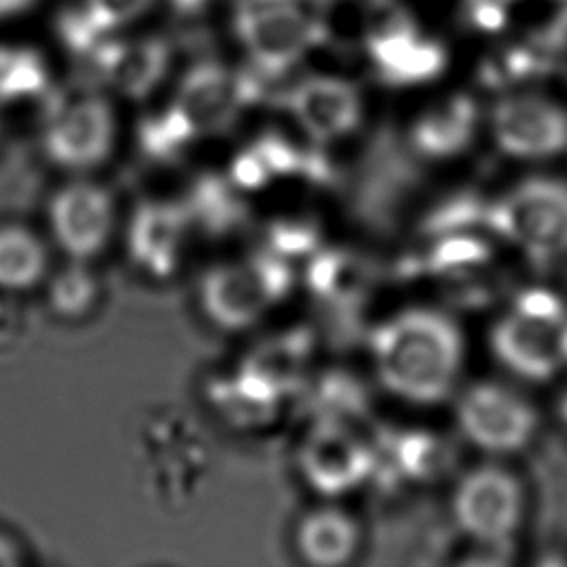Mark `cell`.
Returning <instances> with one entry per match:
<instances>
[{"instance_id":"obj_1","label":"cell","mask_w":567,"mask_h":567,"mask_svg":"<svg viewBox=\"0 0 567 567\" xmlns=\"http://www.w3.org/2000/svg\"><path fill=\"white\" fill-rule=\"evenodd\" d=\"M370 357L379 383L394 396L430 405L443 401L463 365V334L443 312L408 308L370 334Z\"/></svg>"},{"instance_id":"obj_2","label":"cell","mask_w":567,"mask_h":567,"mask_svg":"<svg viewBox=\"0 0 567 567\" xmlns=\"http://www.w3.org/2000/svg\"><path fill=\"white\" fill-rule=\"evenodd\" d=\"M292 286L288 261L272 248L210 266L197 284V301L208 323L241 332L261 321Z\"/></svg>"},{"instance_id":"obj_3","label":"cell","mask_w":567,"mask_h":567,"mask_svg":"<svg viewBox=\"0 0 567 567\" xmlns=\"http://www.w3.org/2000/svg\"><path fill=\"white\" fill-rule=\"evenodd\" d=\"M365 49L379 75L394 86L430 82L447 66L445 47L423 35L412 13L396 0H368Z\"/></svg>"},{"instance_id":"obj_4","label":"cell","mask_w":567,"mask_h":567,"mask_svg":"<svg viewBox=\"0 0 567 567\" xmlns=\"http://www.w3.org/2000/svg\"><path fill=\"white\" fill-rule=\"evenodd\" d=\"M489 226L536 259L567 252V182L532 177L487 210Z\"/></svg>"},{"instance_id":"obj_5","label":"cell","mask_w":567,"mask_h":567,"mask_svg":"<svg viewBox=\"0 0 567 567\" xmlns=\"http://www.w3.org/2000/svg\"><path fill=\"white\" fill-rule=\"evenodd\" d=\"M115 137L117 120L111 102L100 93L80 91L51 109L42 131V148L51 164L82 175L111 157Z\"/></svg>"},{"instance_id":"obj_6","label":"cell","mask_w":567,"mask_h":567,"mask_svg":"<svg viewBox=\"0 0 567 567\" xmlns=\"http://www.w3.org/2000/svg\"><path fill=\"white\" fill-rule=\"evenodd\" d=\"M372 445L343 419H319L297 450V467L308 487L321 496L357 489L374 470Z\"/></svg>"},{"instance_id":"obj_7","label":"cell","mask_w":567,"mask_h":567,"mask_svg":"<svg viewBox=\"0 0 567 567\" xmlns=\"http://www.w3.org/2000/svg\"><path fill=\"white\" fill-rule=\"evenodd\" d=\"M235 33L259 75H281L299 64L328 31L323 22L303 9V2L264 9L235 18Z\"/></svg>"},{"instance_id":"obj_8","label":"cell","mask_w":567,"mask_h":567,"mask_svg":"<svg viewBox=\"0 0 567 567\" xmlns=\"http://www.w3.org/2000/svg\"><path fill=\"white\" fill-rule=\"evenodd\" d=\"M47 224L55 246L75 261L102 255L115 233V202L106 186L80 177L62 184L47 204Z\"/></svg>"},{"instance_id":"obj_9","label":"cell","mask_w":567,"mask_h":567,"mask_svg":"<svg viewBox=\"0 0 567 567\" xmlns=\"http://www.w3.org/2000/svg\"><path fill=\"white\" fill-rule=\"evenodd\" d=\"M456 421L472 445L492 454L516 452L536 432L534 408L518 392L494 381L474 383L458 396Z\"/></svg>"},{"instance_id":"obj_10","label":"cell","mask_w":567,"mask_h":567,"mask_svg":"<svg viewBox=\"0 0 567 567\" xmlns=\"http://www.w3.org/2000/svg\"><path fill=\"white\" fill-rule=\"evenodd\" d=\"M489 131L507 157L547 159L567 148V109L543 93H509L494 104Z\"/></svg>"},{"instance_id":"obj_11","label":"cell","mask_w":567,"mask_h":567,"mask_svg":"<svg viewBox=\"0 0 567 567\" xmlns=\"http://www.w3.org/2000/svg\"><path fill=\"white\" fill-rule=\"evenodd\" d=\"M452 516L458 529L470 538L485 545H498L520 525V483L498 465L474 467L454 489Z\"/></svg>"},{"instance_id":"obj_12","label":"cell","mask_w":567,"mask_h":567,"mask_svg":"<svg viewBox=\"0 0 567 567\" xmlns=\"http://www.w3.org/2000/svg\"><path fill=\"white\" fill-rule=\"evenodd\" d=\"M286 109L308 140L332 144L357 131L363 100L350 80L317 73L295 82L286 95Z\"/></svg>"},{"instance_id":"obj_13","label":"cell","mask_w":567,"mask_h":567,"mask_svg":"<svg viewBox=\"0 0 567 567\" xmlns=\"http://www.w3.org/2000/svg\"><path fill=\"white\" fill-rule=\"evenodd\" d=\"M193 228L186 204L142 202L126 228V252L137 270L153 279H166L179 268Z\"/></svg>"},{"instance_id":"obj_14","label":"cell","mask_w":567,"mask_h":567,"mask_svg":"<svg viewBox=\"0 0 567 567\" xmlns=\"http://www.w3.org/2000/svg\"><path fill=\"white\" fill-rule=\"evenodd\" d=\"M489 343L507 370L532 381H545L567 363V321L514 310L494 323Z\"/></svg>"},{"instance_id":"obj_15","label":"cell","mask_w":567,"mask_h":567,"mask_svg":"<svg viewBox=\"0 0 567 567\" xmlns=\"http://www.w3.org/2000/svg\"><path fill=\"white\" fill-rule=\"evenodd\" d=\"M255 97V80L217 62L195 64L179 82L173 106L197 135L226 128Z\"/></svg>"},{"instance_id":"obj_16","label":"cell","mask_w":567,"mask_h":567,"mask_svg":"<svg viewBox=\"0 0 567 567\" xmlns=\"http://www.w3.org/2000/svg\"><path fill=\"white\" fill-rule=\"evenodd\" d=\"M97 73L122 95L142 100L164 80L171 62L162 38L102 40L91 53Z\"/></svg>"},{"instance_id":"obj_17","label":"cell","mask_w":567,"mask_h":567,"mask_svg":"<svg viewBox=\"0 0 567 567\" xmlns=\"http://www.w3.org/2000/svg\"><path fill=\"white\" fill-rule=\"evenodd\" d=\"M292 545L312 567H341L359 554L361 527L346 509L321 505L297 520Z\"/></svg>"},{"instance_id":"obj_18","label":"cell","mask_w":567,"mask_h":567,"mask_svg":"<svg viewBox=\"0 0 567 567\" xmlns=\"http://www.w3.org/2000/svg\"><path fill=\"white\" fill-rule=\"evenodd\" d=\"M474 128V100L467 95H452L416 117L412 126V144L423 157L450 159L472 144Z\"/></svg>"},{"instance_id":"obj_19","label":"cell","mask_w":567,"mask_h":567,"mask_svg":"<svg viewBox=\"0 0 567 567\" xmlns=\"http://www.w3.org/2000/svg\"><path fill=\"white\" fill-rule=\"evenodd\" d=\"M49 250L38 233L20 224L0 226V290L24 292L44 281Z\"/></svg>"},{"instance_id":"obj_20","label":"cell","mask_w":567,"mask_h":567,"mask_svg":"<svg viewBox=\"0 0 567 567\" xmlns=\"http://www.w3.org/2000/svg\"><path fill=\"white\" fill-rule=\"evenodd\" d=\"M308 352L310 341L306 334H281L255 348L252 357H248L241 365L261 377L284 396L301 381Z\"/></svg>"},{"instance_id":"obj_21","label":"cell","mask_w":567,"mask_h":567,"mask_svg":"<svg viewBox=\"0 0 567 567\" xmlns=\"http://www.w3.org/2000/svg\"><path fill=\"white\" fill-rule=\"evenodd\" d=\"M100 299V279L89 261L69 259L47 281V303L64 321L84 319Z\"/></svg>"},{"instance_id":"obj_22","label":"cell","mask_w":567,"mask_h":567,"mask_svg":"<svg viewBox=\"0 0 567 567\" xmlns=\"http://www.w3.org/2000/svg\"><path fill=\"white\" fill-rule=\"evenodd\" d=\"M47 89V64L27 47H0V102L35 95Z\"/></svg>"},{"instance_id":"obj_23","label":"cell","mask_w":567,"mask_h":567,"mask_svg":"<svg viewBox=\"0 0 567 567\" xmlns=\"http://www.w3.org/2000/svg\"><path fill=\"white\" fill-rule=\"evenodd\" d=\"M394 461L399 470H403L412 478H430L434 476L443 463H445V452L443 443L425 432H412L396 441L394 447Z\"/></svg>"},{"instance_id":"obj_24","label":"cell","mask_w":567,"mask_h":567,"mask_svg":"<svg viewBox=\"0 0 567 567\" xmlns=\"http://www.w3.org/2000/svg\"><path fill=\"white\" fill-rule=\"evenodd\" d=\"M55 31L62 44L71 53H80V55H89L104 40V35L95 29V24L89 20V16L80 4L66 7L58 13Z\"/></svg>"},{"instance_id":"obj_25","label":"cell","mask_w":567,"mask_h":567,"mask_svg":"<svg viewBox=\"0 0 567 567\" xmlns=\"http://www.w3.org/2000/svg\"><path fill=\"white\" fill-rule=\"evenodd\" d=\"M153 0H84L80 7L95 24V29L106 38V33L128 24L140 18Z\"/></svg>"},{"instance_id":"obj_26","label":"cell","mask_w":567,"mask_h":567,"mask_svg":"<svg viewBox=\"0 0 567 567\" xmlns=\"http://www.w3.org/2000/svg\"><path fill=\"white\" fill-rule=\"evenodd\" d=\"M487 259V246L476 237H450L436 248L434 264L439 268L476 266Z\"/></svg>"},{"instance_id":"obj_27","label":"cell","mask_w":567,"mask_h":567,"mask_svg":"<svg viewBox=\"0 0 567 567\" xmlns=\"http://www.w3.org/2000/svg\"><path fill=\"white\" fill-rule=\"evenodd\" d=\"M514 310L529 315V317H540V319H551V321H563L565 319V310L563 303L556 295H551L549 290L543 288H529L525 292H520V297L516 299Z\"/></svg>"},{"instance_id":"obj_28","label":"cell","mask_w":567,"mask_h":567,"mask_svg":"<svg viewBox=\"0 0 567 567\" xmlns=\"http://www.w3.org/2000/svg\"><path fill=\"white\" fill-rule=\"evenodd\" d=\"M303 0H237L235 2V18L241 16H250L264 9H272V7H284V4H297Z\"/></svg>"},{"instance_id":"obj_29","label":"cell","mask_w":567,"mask_h":567,"mask_svg":"<svg viewBox=\"0 0 567 567\" xmlns=\"http://www.w3.org/2000/svg\"><path fill=\"white\" fill-rule=\"evenodd\" d=\"M24 560L20 545L9 536L0 532V565H20Z\"/></svg>"},{"instance_id":"obj_30","label":"cell","mask_w":567,"mask_h":567,"mask_svg":"<svg viewBox=\"0 0 567 567\" xmlns=\"http://www.w3.org/2000/svg\"><path fill=\"white\" fill-rule=\"evenodd\" d=\"M35 0H0V20L13 18L22 11H27Z\"/></svg>"},{"instance_id":"obj_31","label":"cell","mask_w":567,"mask_h":567,"mask_svg":"<svg viewBox=\"0 0 567 567\" xmlns=\"http://www.w3.org/2000/svg\"><path fill=\"white\" fill-rule=\"evenodd\" d=\"M208 0H171V4L179 11V13H195L199 9H204Z\"/></svg>"},{"instance_id":"obj_32","label":"cell","mask_w":567,"mask_h":567,"mask_svg":"<svg viewBox=\"0 0 567 567\" xmlns=\"http://www.w3.org/2000/svg\"><path fill=\"white\" fill-rule=\"evenodd\" d=\"M560 412H563V419H565V423H567V394L563 396V403H560Z\"/></svg>"}]
</instances>
